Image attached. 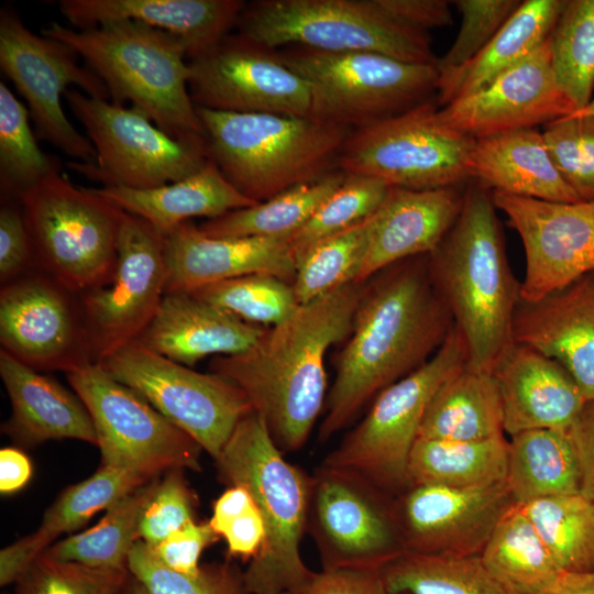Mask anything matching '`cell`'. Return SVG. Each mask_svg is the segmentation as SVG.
<instances>
[{
	"label": "cell",
	"mask_w": 594,
	"mask_h": 594,
	"mask_svg": "<svg viewBox=\"0 0 594 594\" xmlns=\"http://www.w3.org/2000/svg\"><path fill=\"white\" fill-rule=\"evenodd\" d=\"M506 483L516 504L581 493V471L568 430L535 429L510 437Z\"/></svg>",
	"instance_id": "34"
},
{
	"label": "cell",
	"mask_w": 594,
	"mask_h": 594,
	"mask_svg": "<svg viewBox=\"0 0 594 594\" xmlns=\"http://www.w3.org/2000/svg\"><path fill=\"white\" fill-rule=\"evenodd\" d=\"M66 377L92 419L101 465L125 468L150 480L176 469L201 470L202 448L99 364Z\"/></svg>",
	"instance_id": "13"
},
{
	"label": "cell",
	"mask_w": 594,
	"mask_h": 594,
	"mask_svg": "<svg viewBox=\"0 0 594 594\" xmlns=\"http://www.w3.org/2000/svg\"><path fill=\"white\" fill-rule=\"evenodd\" d=\"M241 0H61L63 16L78 30L134 21L178 37L193 58L216 45L244 9Z\"/></svg>",
	"instance_id": "27"
},
{
	"label": "cell",
	"mask_w": 594,
	"mask_h": 594,
	"mask_svg": "<svg viewBox=\"0 0 594 594\" xmlns=\"http://www.w3.org/2000/svg\"><path fill=\"white\" fill-rule=\"evenodd\" d=\"M503 435V408L493 373L465 364L435 393L418 438L481 441Z\"/></svg>",
	"instance_id": "33"
},
{
	"label": "cell",
	"mask_w": 594,
	"mask_h": 594,
	"mask_svg": "<svg viewBox=\"0 0 594 594\" xmlns=\"http://www.w3.org/2000/svg\"><path fill=\"white\" fill-rule=\"evenodd\" d=\"M208 522L218 536L224 538L232 557L251 561L265 542L266 530L261 512L242 486H229L215 501Z\"/></svg>",
	"instance_id": "51"
},
{
	"label": "cell",
	"mask_w": 594,
	"mask_h": 594,
	"mask_svg": "<svg viewBox=\"0 0 594 594\" xmlns=\"http://www.w3.org/2000/svg\"><path fill=\"white\" fill-rule=\"evenodd\" d=\"M157 480L112 504L97 525L50 546L43 553L92 568L128 570L129 554L139 539L141 514Z\"/></svg>",
	"instance_id": "38"
},
{
	"label": "cell",
	"mask_w": 594,
	"mask_h": 594,
	"mask_svg": "<svg viewBox=\"0 0 594 594\" xmlns=\"http://www.w3.org/2000/svg\"><path fill=\"white\" fill-rule=\"evenodd\" d=\"M557 82L575 111L594 95V0H566L550 35Z\"/></svg>",
	"instance_id": "43"
},
{
	"label": "cell",
	"mask_w": 594,
	"mask_h": 594,
	"mask_svg": "<svg viewBox=\"0 0 594 594\" xmlns=\"http://www.w3.org/2000/svg\"><path fill=\"white\" fill-rule=\"evenodd\" d=\"M190 294L248 323L265 328L283 322L299 307L293 284L266 273L217 282Z\"/></svg>",
	"instance_id": "45"
},
{
	"label": "cell",
	"mask_w": 594,
	"mask_h": 594,
	"mask_svg": "<svg viewBox=\"0 0 594 594\" xmlns=\"http://www.w3.org/2000/svg\"><path fill=\"white\" fill-rule=\"evenodd\" d=\"M363 284L351 283L300 305L246 351L209 362L210 373L238 386L264 417L283 453L305 446L323 410L326 355L350 334Z\"/></svg>",
	"instance_id": "2"
},
{
	"label": "cell",
	"mask_w": 594,
	"mask_h": 594,
	"mask_svg": "<svg viewBox=\"0 0 594 594\" xmlns=\"http://www.w3.org/2000/svg\"><path fill=\"white\" fill-rule=\"evenodd\" d=\"M345 175L337 168L317 180L292 187L254 206L209 219L198 228L213 238L290 240L342 184Z\"/></svg>",
	"instance_id": "37"
},
{
	"label": "cell",
	"mask_w": 594,
	"mask_h": 594,
	"mask_svg": "<svg viewBox=\"0 0 594 594\" xmlns=\"http://www.w3.org/2000/svg\"><path fill=\"white\" fill-rule=\"evenodd\" d=\"M127 568L148 594H250L244 574L234 563L201 564L196 575L182 574L163 565L140 539L129 554Z\"/></svg>",
	"instance_id": "47"
},
{
	"label": "cell",
	"mask_w": 594,
	"mask_h": 594,
	"mask_svg": "<svg viewBox=\"0 0 594 594\" xmlns=\"http://www.w3.org/2000/svg\"><path fill=\"white\" fill-rule=\"evenodd\" d=\"M283 454L264 417L252 409L215 460L219 479L246 488L265 525V542L243 572L250 594H285L312 572L300 556L312 476Z\"/></svg>",
	"instance_id": "5"
},
{
	"label": "cell",
	"mask_w": 594,
	"mask_h": 594,
	"mask_svg": "<svg viewBox=\"0 0 594 594\" xmlns=\"http://www.w3.org/2000/svg\"><path fill=\"white\" fill-rule=\"evenodd\" d=\"M516 504L505 482L473 488L413 485L395 497L405 551L480 556L504 514Z\"/></svg>",
	"instance_id": "21"
},
{
	"label": "cell",
	"mask_w": 594,
	"mask_h": 594,
	"mask_svg": "<svg viewBox=\"0 0 594 594\" xmlns=\"http://www.w3.org/2000/svg\"><path fill=\"white\" fill-rule=\"evenodd\" d=\"M33 268L31 241L20 202L4 199L0 209L1 286Z\"/></svg>",
	"instance_id": "53"
},
{
	"label": "cell",
	"mask_w": 594,
	"mask_h": 594,
	"mask_svg": "<svg viewBox=\"0 0 594 594\" xmlns=\"http://www.w3.org/2000/svg\"><path fill=\"white\" fill-rule=\"evenodd\" d=\"M468 358L465 340L453 323L439 350L420 367L384 388L322 464L349 471L392 496L404 493L410 487L409 454L429 403Z\"/></svg>",
	"instance_id": "9"
},
{
	"label": "cell",
	"mask_w": 594,
	"mask_h": 594,
	"mask_svg": "<svg viewBox=\"0 0 594 594\" xmlns=\"http://www.w3.org/2000/svg\"><path fill=\"white\" fill-rule=\"evenodd\" d=\"M380 7L407 26L428 33L451 25V2L447 0H376Z\"/></svg>",
	"instance_id": "56"
},
{
	"label": "cell",
	"mask_w": 594,
	"mask_h": 594,
	"mask_svg": "<svg viewBox=\"0 0 594 594\" xmlns=\"http://www.w3.org/2000/svg\"><path fill=\"white\" fill-rule=\"evenodd\" d=\"M97 364L188 433L213 460L252 410L245 394L228 380L194 371L138 342Z\"/></svg>",
	"instance_id": "14"
},
{
	"label": "cell",
	"mask_w": 594,
	"mask_h": 594,
	"mask_svg": "<svg viewBox=\"0 0 594 594\" xmlns=\"http://www.w3.org/2000/svg\"><path fill=\"white\" fill-rule=\"evenodd\" d=\"M581 471V493L594 502V398L568 429Z\"/></svg>",
	"instance_id": "57"
},
{
	"label": "cell",
	"mask_w": 594,
	"mask_h": 594,
	"mask_svg": "<svg viewBox=\"0 0 594 594\" xmlns=\"http://www.w3.org/2000/svg\"><path fill=\"white\" fill-rule=\"evenodd\" d=\"M6 594H8V593H6Z\"/></svg>",
	"instance_id": "63"
},
{
	"label": "cell",
	"mask_w": 594,
	"mask_h": 594,
	"mask_svg": "<svg viewBox=\"0 0 594 594\" xmlns=\"http://www.w3.org/2000/svg\"><path fill=\"white\" fill-rule=\"evenodd\" d=\"M499 391L504 432L568 430L587 402L571 374L556 360L515 343L492 371Z\"/></svg>",
	"instance_id": "24"
},
{
	"label": "cell",
	"mask_w": 594,
	"mask_h": 594,
	"mask_svg": "<svg viewBox=\"0 0 594 594\" xmlns=\"http://www.w3.org/2000/svg\"><path fill=\"white\" fill-rule=\"evenodd\" d=\"M164 233L124 212L111 278L79 294L94 363L135 342L165 295Z\"/></svg>",
	"instance_id": "17"
},
{
	"label": "cell",
	"mask_w": 594,
	"mask_h": 594,
	"mask_svg": "<svg viewBox=\"0 0 594 594\" xmlns=\"http://www.w3.org/2000/svg\"><path fill=\"white\" fill-rule=\"evenodd\" d=\"M370 218L317 242L296 260L293 288L299 306L358 283L369 246Z\"/></svg>",
	"instance_id": "42"
},
{
	"label": "cell",
	"mask_w": 594,
	"mask_h": 594,
	"mask_svg": "<svg viewBox=\"0 0 594 594\" xmlns=\"http://www.w3.org/2000/svg\"><path fill=\"white\" fill-rule=\"evenodd\" d=\"M550 157L580 200L594 201V116L569 114L546 125Z\"/></svg>",
	"instance_id": "48"
},
{
	"label": "cell",
	"mask_w": 594,
	"mask_h": 594,
	"mask_svg": "<svg viewBox=\"0 0 594 594\" xmlns=\"http://www.w3.org/2000/svg\"><path fill=\"white\" fill-rule=\"evenodd\" d=\"M518 505L562 571L594 572V502L575 493Z\"/></svg>",
	"instance_id": "39"
},
{
	"label": "cell",
	"mask_w": 594,
	"mask_h": 594,
	"mask_svg": "<svg viewBox=\"0 0 594 594\" xmlns=\"http://www.w3.org/2000/svg\"><path fill=\"white\" fill-rule=\"evenodd\" d=\"M391 594H507L480 556L442 557L404 551L382 569Z\"/></svg>",
	"instance_id": "40"
},
{
	"label": "cell",
	"mask_w": 594,
	"mask_h": 594,
	"mask_svg": "<svg viewBox=\"0 0 594 594\" xmlns=\"http://www.w3.org/2000/svg\"><path fill=\"white\" fill-rule=\"evenodd\" d=\"M312 476L307 531L322 569H382L403 553L392 496L362 477L321 464Z\"/></svg>",
	"instance_id": "16"
},
{
	"label": "cell",
	"mask_w": 594,
	"mask_h": 594,
	"mask_svg": "<svg viewBox=\"0 0 594 594\" xmlns=\"http://www.w3.org/2000/svg\"><path fill=\"white\" fill-rule=\"evenodd\" d=\"M46 549L34 532L3 548L0 551L1 586L18 583Z\"/></svg>",
	"instance_id": "58"
},
{
	"label": "cell",
	"mask_w": 594,
	"mask_h": 594,
	"mask_svg": "<svg viewBox=\"0 0 594 594\" xmlns=\"http://www.w3.org/2000/svg\"><path fill=\"white\" fill-rule=\"evenodd\" d=\"M196 108L210 160L256 202L337 169L352 132L308 117Z\"/></svg>",
	"instance_id": "6"
},
{
	"label": "cell",
	"mask_w": 594,
	"mask_h": 594,
	"mask_svg": "<svg viewBox=\"0 0 594 594\" xmlns=\"http://www.w3.org/2000/svg\"><path fill=\"white\" fill-rule=\"evenodd\" d=\"M151 481L125 468L100 465L91 476L68 486L58 495L34 532L48 548L62 534L78 529L96 513Z\"/></svg>",
	"instance_id": "44"
},
{
	"label": "cell",
	"mask_w": 594,
	"mask_h": 594,
	"mask_svg": "<svg viewBox=\"0 0 594 594\" xmlns=\"http://www.w3.org/2000/svg\"><path fill=\"white\" fill-rule=\"evenodd\" d=\"M180 469L170 470L146 501L140 522L139 539L155 546L194 519L195 496Z\"/></svg>",
	"instance_id": "52"
},
{
	"label": "cell",
	"mask_w": 594,
	"mask_h": 594,
	"mask_svg": "<svg viewBox=\"0 0 594 594\" xmlns=\"http://www.w3.org/2000/svg\"><path fill=\"white\" fill-rule=\"evenodd\" d=\"M92 190L164 234L191 218L215 219L257 204L242 195L211 160L195 174L164 186L148 189L101 186Z\"/></svg>",
	"instance_id": "31"
},
{
	"label": "cell",
	"mask_w": 594,
	"mask_h": 594,
	"mask_svg": "<svg viewBox=\"0 0 594 594\" xmlns=\"http://www.w3.org/2000/svg\"><path fill=\"white\" fill-rule=\"evenodd\" d=\"M32 476V463L24 452L16 448L0 451V492L13 494L22 490Z\"/></svg>",
	"instance_id": "59"
},
{
	"label": "cell",
	"mask_w": 594,
	"mask_h": 594,
	"mask_svg": "<svg viewBox=\"0 0 594 594\" xmlns=\"http://www.w3.org/2000/svg\"><path fill=\"white\" fill-rule=\"evenodd\" d=\"M575 111L551 66L550 37L472 95L438 109L444 125L472 139L535 129Z\"/></svg>",
	"instance_id": "22"
},
{
	"label": "cell",
	"mask_w": 594,
	"mask_h": 594,
	"mask_svg": "<svg viewBox=\"0 0 594 594\" xmlns=\"http://www.w3.org/2000/svg\"><path fill=\"white\" fill-rule=\"evenodd\" d=\"M129 570L100 569L42 553L16 583L15 594H120Z\"/></svg>",
	"instance_id": "49"
},
{
	"label": "cell",
	"mask_w": 594,
	"mask_h": 594,
	"mask_svg": "<svg viewBox=\"0 0 594 594\" xmlns=\"http://www.w3.org/2000/svg\"><path fill=\"white\" fill-rule=\"evenodd\" d=\"M0 377L11 404L1 430L15 444L34 448L50 440L76 439L97 446L89 411L74 392L0 350Z\"/></svg>",
	"instance_id": "29"
},
{
	"label": "cell",
	"mask_w": 594,
	"mask_h": 594,
	"mask_svg": "<svg viewBox=\"0 0 594 594\" xmlns=\"http://www.w3.org/2000/svg\"><path fill=\"white\" fill-rule=\"evenodd\" d=\"M120 594H148V592L141 582L130 574Z\"/></svg>",
	"instance_id": "61"
},
{
	"label": "cell",
	"mask_w": 594,
	"mask_h": 594,
	"mask_svg": "<svg viewBox=\"0 0 594 594\" xmlns=\"http://www.w3.org/2000/svg\"><path fill=\"white\" fill-rule=\"evenodd\" d=\"M543 594H594V572H563Z\"/></svg>",
	"instance_id": "60"
},
{
	"label": "cell",
	"mask_w": 594,
	"mask_h": 594,
	"mask_svg": "<svg viewBox=\"0 0 594 594\" xmlns=\"http://www.w3.org/2000/svg\"><path fill=\"white\" fill-rule=\"evenodd\" d=\"M425 101L394 117L353 130L338 161L345 174L377 178L389 187L435 189L470 178L474 140L441 123Z\"/></svg>",
	"instance_id": "12"
},
{
	"label": "cell",
	"mask_w": 594,
	"mask_h": 594,
	"mask_svg": "<svg viewBox=\"0 0 594 594\" xmlns=\"http://www.w3.org/2000/svg\"><path fill=\"white\" fill-rule=\"evenodd\" d=\"M572 116H594V95L586 107L571 113Z\"/></svg>",
	"instance_id": "62"
},
{
	"label": "cell",
	"mask_w": 594,
	"mask_h": 594,
	"mask_svg": "<svg viewBox=\"0 0 594 594\" xmlns=\"http://www.w3.org/2000/svg\"><path fill=\"white\" fill-rule=\"evenodd\" d=\"M388 189L389 186L377 178L346 174L342 184L290 238L295 262L317 242L371 217L385 199Z\"/></svg>",
	"instance_id": "46"
},
{
	"label": "cell",
	"mask_w": 594,
	"mask_h": 594,
	"mask_svg": "<svg viewBox=\"0 0 594 594\" xmlns=\"http://www.w3.org/2000/svg\"><path fill=\"white\" fill-rule=\"evenodd\" d=\"M452 326L431 279L428 255L398 262L367 279L336 361L319 441L343 430L384 388L425 364Z\"/></svg>",
	"instance_id": "1"
},
{
	"label": "cell",
	"mask_w": 594,
	"mask_h": 594,
	"mask_svg": "<svg viewBox=\"0 0 594 594\" xmlns=\"http://www.w3.org/2000/svg\"><path fill=\"white\" fill-rule=\"evenodd\" d=\"M28 108L0 82V184L4 199L20 196L61 170L59 160L36 143Z\"/></svg>",
	"instance_id": "41"
},
{
	"label": "cell",
	"mask_w": 594,
	"mask_h": 594,
	"mask_svg": "<svg viewBox=\"0 0 594 594\" xmlns=\"http://www.w3.org/2000/svg\"><path fill=\"white\" fill-rule=\"evenodd\" d=\"M469 174L479 184L512 196L576 202L580 198L556 168L542 133L522 129L475 139Z\"/></svg>",
	"instance_id": "30"
},
{
	"label": "cell",
	"mask_w": 594,
	"mask_h": 594,
	"mask_svg": "<svg viewBox=\"0 0 594 594\" xmlns=\"http://www.w3.org/2000/svg\"><path fill=\"white\" fill-rule=\"evenodd\" d=\"M209 522L189 521L155 546H150L155 558L166 568L186 575L200 570L202 551L218 540Z\"/></svg>",
	"instance_id": "54"
},
{
	"label": "cell",
	"mask_w": 594,
	"mask_h": 594,
	"mask_svg": "<svg viewBox=\"0 0 594 594\" xmlns=\"http://www.w3.org/2000/svg\"><path fill=\"white\" fill-rule=\"evenodd\" d=\"M285 594H391L380 569L334 568L312 571Z\"/></svg>",
	"instance_id": "55"
},
{
	"label": "cell",
	"mask_w": 594,
	"mask_h": 594,
	"mask_svg": "<svg viewBox=\"0 0 594 594\" xmlns=\"http://www.w3.org/2000/svg\"><path fill=\"white\" fill-rule=\"evenodd\" d=\"M41 33L81 56L108 88L111 102L130 101L175 139H206L189 92L187 47L178 37L134 21L87 30L52 22Z\"/></svg>",
	"instance_id": "4"
},
{
	"label": "cell",
	"mask_w": 594,
	"mask_h": 594,
	"mask_svg": "<svg viewBox=\"0 0 594 594\" xmlns=\"http://www.w3.org/2000/svg\"><path fill=\"white\" fill-rule=\"evenodd\" d=\"M566 0H525L490 43L468 64L439 76L442 107L474 94L536 52L551 35Z\"/></svg>",
	"instance_id": "32"
},
{
	"label": "cell",
	"mask_w": 594,
	"mask_h": 594,
	"mask_svg": "<svg viewBox=\"0 0 594 594\" xmlns=\"http://www.w3.org/2000/svg\"><path fill=\"white\" fill-rule=\"evenodd\" d=\"M64 98L97 152L95 164L69 167L102 186L155 188L195 174L210 160L206 139H175L132 107L72 88Z\"/></svg>",
	"instance_id": "11"
},
{
	"label": "cell",
	"mask_w": 594,
	"mask_h": 594,
	"mask_svg": "<svg viewBox=\"0 0 594 594\" xmlns=\"http://www.w3.org/2000/svg\"><path fill=\"white\" fill-rule=\"evenodd\" d=\"M480 557L507 594H543L564 572L518 504L501 518Z\"/></svg>",
	"instance_id": "36"
},
{
	"label": "cell",
	"mask_w": 594,
	"mask_h": 594,
	"mask_svg": "<svg viewBox=\"0 0 594 594\" xmlns=\"http://www.w3.org/2000/svg\"><path fill=\"white\" fill-rule=\"evenodd\" d=\"M431 279L468 346L466 364L492 372L513 344L520 283L505 253L492 193L481 184L464 191L460 213L428 254Z\"/></svg>",
	"instance_id": "3"
},
{
	"label": "cell",
	"mask_w": 594,
	"mask_h": 594,
	"mask_svg": "<svg viewBox=\"0 0 594 594\" xmlns=\"http://www.w3.org/2000/svg\"><path fill=\"white\" fill-rule=\"evenodd\" d=\"M525 251L520 300L532 302L594 273V201L559 202L492 193Z\"/></svg>",
	"instance_id": "20"
},
{
	"label": "cell",
	"mask_w": 594,
	"mask_h": 594,
	"mask_svg": "<svg viewBox=\"0 0 594 594\" xmlns=\"http://www.w3.org/2000/svg\"><path fill=\"white\" fill-rule=\"evenodd\" d=\"M278 56L308 82L309 118L352 131L409 110L437 92L439 74L432 64L306 47Z\"/></svg>",
	"instance_id": "10"
},
{
	"label": "cell",
	"mask_w": 594,
	"mask_h": 594,
	"mask_svg": "<svg viewBox=\"0 0 594 594\" xmlns=\"http://www.w3.org/2000/svg\"><path fill=\"white\" fill-rule=\"evenodd\" d=\"M163 254L165 294L255 273L293 284L296 275L289 239L213 238L189 221L164 234Z\"/></svg>",
	"instance_id": "23"
},
{
	"label": "cell",
	"mask_w": 594,
	"mask_h": 594,
	"mask_svg": "<svg viewBox=\"0 0 594 594\" xmlns=\"http://www.w3.org/2000/svg\"><path fill=\"white\" fill-rule=\"evenodd\" d=\"M463 198L458 186L389 187L370 218L369 246L358 283L398 262L430 254L457 220Z\"/></svg>",
	"instance_id": "26"
},
{
	"label": "cell",
	"mask_w": 594,
	"mask_h": 594,
	"mask_svg": "<svg viewBox=\"0 0 594 594\" xmlns=\"http://www.w3.org/2000/svg\"><path fill=\"white\" fill-rule=\"evenodd\" d=\"M508 440L481 441L418 438L408 460L413 485L473 488L506 481Z\"/></svg>",
	"instance_id": "35"
},
{
	"label": "cell",
	"mask_w": 594,
	"mask_h": 594,
	"mask_svg": "<svg viewBox=\"0 0 594 594\" xmlns=\"http://www.w3.org/2000/svg\"><path fill=\"white\" fill-rule=\"evenodd\" d=\"M0 343L38 372L94 363L78 295L36 268L1 286Z\"/></svg>",
	"instance_id": "19"
},
{
	"label": "cell",
	"mask_w": 594,
	"mask_h": 594,
	"mask_svg": "<svg viewBox=\"0 0 594 594\" xmlns=\"http://www.w3.org/2000/svg\"><path fill=\"white\" fill-rule=\"evenodd\" d=\"M240 34L274 50L298 45L322 52H371L436 65L428 33L405 25L376 0H261L245 4Z\"/></svg>",
	"instance_id": "8"
},
{
	"label": "cell",
	"mask_w": 594,
	"mask_h": 594,
	"mask_svg": "<svg viewBox=\"0 0 594 594\" xmlns=\"http://www.w3.org/2000/svg\"><path fill=\"white\" fill-rule=\"evenodd\" d=\"M194 105L216 111L310 117L308 82L273 50L248 37L226 35L190 58Z\"/></svg>",
	"instance_id": "18"
},
{
	"label": "cell",
	"mask_w": 594,
	"mask_h": 594,
	"mask_svg": "<svg viewBox=\"0 0 594 594\" xmlns=\"http://www.w3.org/2000/svg\"><path fill=\"white\" fill-rule=\"evenodd\" d=\"M461 15V25L448 52L437 59L439 76L472 61L518 9V0L452 1Z\"/></svg>",
	"instance_id": "50"
},
{
	"label": "cell",
	"mask_w": 594,
	"mask_h": 594,
	"mask_svg": "<svg viewBox=\"0 0 594 594\" xmlns=\"http://www.w3.org/2000/svg\"><path fill=\"white\" fill-rule=\"evenodd\" d=\"M34 268L79 295L106 284L117 260L124 211L77 187L61 170L23 193Z\"/></svg>",
	"instance_id": "7"
},
{
	"label": "cell",
	"mask_w": 594,
	"mask_h": 594,
	"mask_svg": "<svg viewBox=\"0 0 594 594\" xmlns=\"http://www.w3.org/2000/svg\"><path fill=\"white\" fill-rule=\"evenodd\" d=\"M513 342L559 362L586 400L593 399L594 273L540 300H520L513 320Z\"/></svg>",
	"instance_id": "25"
},
{
	"label": "cell",
	"mask_w": 594,
	"mask_h": 594,
	"mask_svg": "<svg viewBox=\"0 0 594 594\" xmlns=\"http://www.w3.org/2000/svg\"><path fill=\"white\" fill-rule=\"evenodd\" d=\"M265 327L248 323L190 293H166L135 341L168 360L193 367L209 355L246 351Z\"/></svg>",
	"instance_id": "28"
},
{
	"label": "cell",
	"mask_w": 594,
	"mask_h": 594,
	"mask_svg": "<svg viewBox=\"0 0 594 594\" xmlns=\"http://www.w3.org/2000/svg\"><path fill=\"white\" fill-rule=\"evenodd\" d=\"M76 55L64 43L31 32L13 9H1L0 66L26 101L37 138L80 163L95 164L97 152L67 119L62 97L69 85L94 98L110 100V95Z\"/></svg>",
	"instance_id": "15"
}]
</instances>
